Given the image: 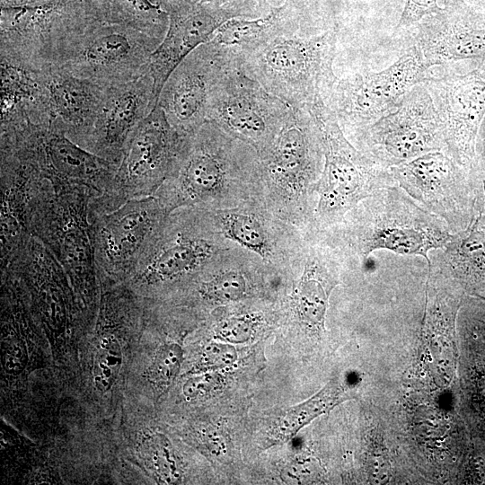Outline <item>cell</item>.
I'll list each match as a JSON object with an SVG mask.
<instances>
[{
	"instance_id": "17",
	"label": "cell",
	"mask_w": 485,
	"mask_h": 485,
	"mask_svg": "<svg viewBox=\"0 0 485 485\" xmlns=\"http://www.w3.org/2000/svg\"><path fill=\"white\" fill-rule=\"evenodd\" d=\"M0 161L3 268L31 234L29 218L32 201L47 178L24 141L0 143Z\"/></svg>"
},
{
	"instance_id": "29",
	"label": "cell",
	"mask_w": 485,
	"mask_h": 485,
	"mask_svg": "<svg viewBox=\"0 0 485 485\" xmlns=\"http://www.w3.org/2000/svg\"><path fill=\"white\" fill-rule=\"evenodd\" d=\"M183 361V349L176 341L166 342L154 353L147 368V380L160 394L167 392L176 379Z\"/></svg>"
},
{
	"instance_id": "5",
	"label": "cell",
	"mask_w": 485,
	"mask_h": 485,
	"mask_svg": "<svg viewBox=\"0 0 485 485\" xmlns=\"http://www.w3.org/2000/svg\"><path fill=\"white\" fill-rule=\"evenodd\" d=\"M161 41L133 27L89 18L57 47L51 66L102 86L137 79L146 73Z\"/></svg>"
},
{
	"instance_id": "3",
	"label": "cell",
	"mask_w": 485,
	"mask_h": 485,
	"mask_svg": "<svg viewBox=\"0 0 485 485\" xmlns=\"http://www.w3.org/2000/svg\"><path fill=\"white\" fill-rule=\"evenodd\" d=\"M345 217L344 242L359 260L376 250L419 255L442 249L452 236L446 223L412 199L398 185L388 186L363 199Z\"/></svg>"
},
{
	"instance_id": "30",
	"label": "cell",
	"mask_w": 485,
	"mask_h": 485,
	"mask_svg": "<svg viewBox=\"0 0 485 485\" xmlns=\"http://www.w3.org/2000/svg\"><path fill=\"white\" fill-rule=\"evenodd\" d=\"M198 295L209 303H229L242 299L247 294V282L238 271L230 270L203 280L198 287Z\"/></svg>"
},
{
	"instance_id": "34",
	"label": "cell",
	"mask_w": 485,
	"mask_h": 485,
	"mask_svg": "<svg viewBox=\"0 0 485 485\" xmlns=\"http://www.w3.org/2000/svg\"><path fill=\"white\" fill-rule=\"evenodd\" d=\"M236 358L232 345L210 342L203 348L198 366L202 370H216L232 365Z\"/></svg>"
},
{
	"instance_id": "20",
	"label": "cell",
	"mask_w": 485,
	"mask_h": 485,
	"mask_svg": "<svg viewBox=\"0 0 485 485\" xmlns=\"http://www.w3.org/2000/svg\"><path fill=\"white\" fill-rule=\"evenodd\" d=\"M30 143L41 172L52 183L84 186L98 196L109 189L118 166L70 139L57 119L35 128Z\"/></svg>"
},
{
	"instance_id": "10",
	"label": "cell",
	"mask_w": 485,
	"mask_h": 485,
	"mask_svg": "<svg viewBox=\"0 0 485 485\" xmlns=\"http://www.w3.org/2000/svg\"><path fill=\"white\" fill-rule=\"evenodd\" d=\"M168 214L155 196L129 199L108 212L89 210L99 286L128 282Z\"/></svg>"
},
{
	"instance_id": "25",
	"label": "cell",
	"mask_w": 485,
	"mask_h": 485,
	"mask_svg": "<svg viewBox=\"0 0 485 485\" xmlns=\"http://www.w3.org/2000/svg\"><path fill=\"white\" fill-rule=\"evenodd\" d=\"M322 251H313L294 292L293 304L298 319L307 327L323 331L329 298L339 284L337 265Z\"/></svg>"
},
{
	"instance_id": "22",
	"label": "cell",
	"mask_w": 485,
	"mask_h": 485,
	"mask_svg": "<svg viewBox=\"0 0 485 485\" xmlns=\"http://www.w3.org/2000/svg\"><path fill=\"white\" fill-rule=\"evenodd\" d=\"M53 119L79 145L91 129L109 86L75 76L55 66L41 69Z\"/></svg>"
},
{
	"instance_id": "7",
	"label": "cell",
	"mask_w": 485,
	"mask_h": 485,
	"mask_svg": "<svg viewBox=\"0 0 485 485\" xmlns=\"http://www.w3.org/2000/svg\"><path fill=\"white\" fill-rule=\"evenodd\" d=\"M185 137L156 105L128 139L109 189L91 200L89 210L108 212L129 199L154 196L171 172Z\"/></svg>"
},
{
	"instance_id": "35",
	"label": "cell",
	"mask_w": 485,
	"mask_h": 485,
	"mask_svg": "<svg viewBox=\"0 0 485 485\" xmlns=\"http://www.w3.org/2000/svg\"><path fill=\"white\" fill-rule=\"evenodd\" d=\"M216 382L215 377L209 374H197L184 384L183 394L188 400L198 399L211 391Z\"/></svg>"
},
{
	"instance_id": "6",
	"label": "cell",
	"mask_w": 485,
	"mask_h": 485,
	"mask_svg": "<svg viewBox=\"0 0 485 485\" xmlns=\"http://www.w3.org/2000/svg\"><path fill=\"white\" fill-rule=\"evenodd\" d=\"M317 119L324 148V163L313 190L318 196L316 215L320 224L332 225L363 199L377 190L397 185L384 169L353 146L326 103L311 110Z\"/></svg>"
},
{
	"instance_id": "32",
	"label": "cell",
	"mask_w": 485,
	"mask_h": 485,
	"mask_svg": "<svg viewBox=\"0 0 485 485\" xmlns=\"http://www.w3.org/2000/svg\"><path fill=\"white\" fill-rule=\"evenodd\" d=\"M441 8L437 0H406L393 35L410 29L424 17L438 13Z\"/></svg>"
},
{
	"instance_id": "31",
	"label": "cell",
	"mask_w": 485,
	"mask_h": 485,
	"mask_svg": "<svg viewBox=\"0 0 485 485\" xmlns=\"http://www.w3.org/2000/svg\"><path fill=\"white\" fill-rule=\"evenodd\" d=\"M4 327L9 331V336L4 339L3 346L4 367L7 372L15 374L21 372L26 364V348L13 322L4 314Z\"/></svg>"
},
{
	"instance_id": "8",
	"label": "cell",
	"mask_w": 485,
	"mask_h": 485,
	"mask_svg": "<svg viewBox=\"0 0 485 485\" xmlns=\"http://www.w3.org/2000/svg\"><path fill=\"white\" fill-rule=\"evenodd\" d=\"M292 114L288 104L243 71L237 49L212 87L207 118L259 154L271 144Z\"/></svg>"
},
{
	"instance_id": "27",
	"label": "cell",
	"mask_w": 485,
	"mask_h": 485,
	"mask_svg": "<svg viewBox=\"0 0 485 485\" xmlns=\"http://www.w3.org/2000/svg\"><path fill=\"white\" fill-rule=\"evenodd\" d=\"M139 457L154 478L163 484H176L182 472L169 439L163 434H146L138 445Z\"/></svg>"
},
{
	"instance_id": "14",
	"label": "cell",
	"mask_w": 485,
	"mask_h": 485,
	"mask_svg": "<svg viewBox=\"0 0 485 485\" xmlns=\"http://www.w3.org/2000/svg\"><path fill=\"white\" fill-rule=\"evenodd\" d=\"M428 90L442 125L445 153L466 169L476 166V139L485 116V64L455 75L430 72Z\"/></svg>"
},
{
	"instance_id": "15",
	"label": "cell",
	"mask_w": 485,
	"mask_h": 485,
	"mask_svg": "<svg viewBox=\"0 0 485 485\" xmlns=\"http://www.w3.org/2000/svg\"><path fill=\"white\" fill-rule=\"evenodd\" d=\"M236 53V48L209 40L189 54L170 75L157 105L179 134L190 136L207 121L212 87Z\"/></svg>"
},
{
	"instance_id": "26",
	"label": "cell",
	"mask_w": 485,
	"mask_h": 485,
	"mask_svg": "<svg viewBox=\"0 0 485 485\" xmlns=\"http://www.w3.org/2000/svg\"><path fill=\"white\" fill-rule=\"evenodd\" d=\"M348 391L343 384L331 380L310 399L287 410L271 429L269 436L270 445L289 440L314 419L350 399Z\"/></svg>"
},
{
	"instance_id": "28",
	"label": "cell",
	"mask_w": 485,
	"mask_h": 485,
	"mask_svg": "<svg viewBox=\"0 0 485 485\" xmlns=\"http://www.w3.org/2000/svg\"><path fill=\"white\" fill-rule=\"evenodd\" d=\"M221 227L225 235L243 248L267 258L270 255V244L267 234L253 216L242 213H228L221 216Z\"/></svg>"
},
{
	"instance_id": "1",
	"label": "cell",
	"mask_w": 485,
	"mask_h": 485,
	"mask_svg": "<svg viewBox=\"0 0 485 485\" xmlns=\"http://www.w3.org/2000/svg\"><path fill=\"white\" fill-rule=\"evenodd\" d=\"M300 29L280 33L260 45L239 50L243 71L293 110H312L326 103L337 75L333 64L339 30L303 34Z\"/></svg>"
},
{
	"instance_id": "4",
	"label": "cell",
	"mask_w": 485,
	"mask_h": 485,
	"mask_svg": "<svg viewBox=\"0 0 485 485\" xmlns=\"http://www.w3.org/2000/svg\"><path fill=\"white\" fill-rule=\"evenodd\" d=\"M252 149L207 121L185 137L171 172L154 196L169 213L199 206L215 198L232 180L259 167Z\"/></svg>"
},
{
	"instance_id": "12",
	"label": "cell",
	"mask_w": 485,
	"mask_h": 485,
	"mask_svg": "<svg viewBox=\"0 0 485 485\" xmlns=\"http://www.w3.org/2000/svg\"><path fill=\"white\" fill-rule=\"evenodd\" d=\"M353 137L358 150L384 169L446 148L433 99L423 84L412 87L394 111Z\"/></svg>"
},
{
	"instance_id": "11",
	"label": "cell",
	"mask_w": 485,
	"mask_h": 485,
	"mask_svg": "<svg viewBox=\"0 0 485 485\" xmlns=\"http://www.w3.org/2000/svg\"><path fill=\"white\" fill-rule=\"evenodd\" d=\"M214 245L193 207L171 211L126 285L148 296L192 278L208 263Z\"/></svg>"
},
{
	"instance_id": "36",
	"label": "cell",
	"mask_w": 485,
	"mask_h": 485,
	"mask_svg": "<svg viewBox=\"0 0 485 485\" xmlns=\"http://www.w3.org/2000/svg\"><path fill=\"white\" fill-rule=\"evenodd\" d=\"M484 188H485V181H484Z\"/></svg>"
},
{
	"instance_id": "33",
	"label": "cell",
	"mask_w": 485,
	"mask_h": 485,
	"mask_svg": "<svg viewBox=\"0 0 485 485\" xmlns=\"http://www.w3.org/2000/svg\"><path fill=\"white\" fill-rule=\"evenodd\" d=\"M254 329L248 316H234L223 320L216 327V334L229 343H244L250 340Z\"/></svg>"
},
{
	"instance_id": "16",
	"label": "cell",
	"mask_w": 485,
	"mask_h": 485,
	"mask_svg": "<svg viewBox=\"0 0 485 485\" xmlns=\"http://www.w3.org/2000/svg\"><path fill=\"white\" fill-rule=\"evenodd\" d=\"M260 168L283 190H313L324 163L322 135L311 110L293 114L271 144L259 153Z\"/></svg>"
},
{
	"instance_id": "18",
	"label": "cell",
	"mask_w": 485,
	"mask_h": 485,
	"mask_svg": "<svg viewBox=\"0 0 485 485\" xmlns=\"http://www.w3.org/2000/svg\"><path fill=\"white\" fill-rule=\"evenodd\" d=\"M157 101L147 73L107 87L95 120L79 146L118 166L128 139Z\"/></svg>"
},
{
	"instance_id": "9",
	"label": "cell",
	"mask_w": 485,
	"mask_h": 485,
	"mask_svg": "<svg viewBox=\"0 0 485 485\" xmlns=\"http://www.w3.org/2000/svg\"><path fill=\"white\" fill-rule=\"evenodd\" d=\"M428 70L419 49L411 45L382 71L364 69L337 77L326 104L343 133L353 136L394 111L412 87L428 79Z\"/></svg>"
},
{
	"instance_id": "19",
	"label": "cell",
	"mask_w": 485,
	"mask_h": 485,
	"mask_svg": "<svg viewBox=\"0 0 485 485\" xmlns=\"http://www.w3.org/2000/svg\"><path fill=\"white\" fill-rule=\"evenodd\" d=\"M412 45L430 69L462 60L485 62V19L463 0H445L441 10L415 25Z\"/></svg>"
},
{
	"instance_id": "24",
	"label": "cell",
	"mask_w": 485,
	"mask_h": 485,
	"mask_svg": "<svg viewBox=\"0 0 485 485\" xmlns=\"http://www.w3.org/2000/svg\"><path fill=\"white\" fill-rule=\"evenodd\" d=\"M430 258L432 269L453 283L485 287V192L483 207L463 230L453 233L445 247Z\"/></svg>"
},
{
	"instance_id": "21",
	"label": "cell",
	"mask_w": 485,
	"mask_h": 485,
	"mask_svg": "<svg viewBox=\"0 0 485 485\" xmlns=\"http://www.w3.org/2000/svg\"><path fill=\"white\" fill-rule=\"evenodd\" d=\"M226 22L200 6L183 4L171 8L166 33L152 53L146 73L153 79L157 100L172 71L195 48L208 42Z\"/></svg>"
},
{
	"instance_id": "2",
	"label": "cell",
	"mask_w": 485,
	"mask_h": 485,
	"mask_svg": "<svg viewBox=\"0 0 485 485\" xmlns=\"http://www.w3.org/2000/svg\"><path fill=\"white\" fill-rule=\"evenodd\" d=\"M97 196L87 187L47 179L33 198L29 218L30 233L61 264L90 316L100 290L89 221L90 203Z\"/></svg>"
},
{
	"instance_id": "13",
	"label": "cell",
	"mask_w": 485,
	"mask_h": 485,
	"mask_svg": "<svg viewBox=\"0 0 485 485\" xmlns=\"http://www.w3.org/2000/svg\"><path fill=\"white\" fill-rule=\"evenodd\" d=\"M389 170L396 184L443 219L452 233L465 229L475 217L469 202L468 174L472 170L445 151L422 154Z\"/></svg>"
},
{
	"instance_id": "23",
	"label": "cell",
	"mask_w": 485,
	"mask_h": 485,
	"mask_svg": "<svg viewBox=\"0 0 485 485\" xmlns=\"http://www.w3.org/2000/svg\"><path fill=\"white\" fill-rule=\"evenodd\" d=\"M1 65L0 130L29 123L48 124L50 112L48 93L40 70H32L5 62Z\"/></svg>"
}]
</instances>
